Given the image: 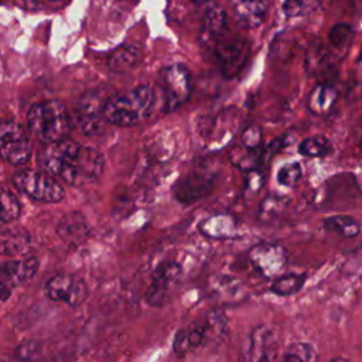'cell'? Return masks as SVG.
Wrapping results in <instances>:
<instances>
[{
	"instance_id": "obj_1",
	"label": "cell",
	"mask_w": 362,
	"mask_h": 362,
	"mask_svg": "<svg viewBox=\"0 0 362 362\" xmlns=\"http://www.w3.org/2000/svg\"><path fill=\"white\" fill-rule=\"evenodd\" d=\"M44 171L68 185L82 187L99 178L103 171V156L92 147L64 139L45 144L38 156Z\"/></svg>"
},
{
	"instance_id": "obj_2",
	"label": "cell",
	"mask_w": 362,
	"mask_h": 362,
	"mask_svg": "<svg viewBox=\"0 0 362 362\" xmlns=\"http://www.w3.org/2000/svg\"><path fill=\"white\" fill-rule=\"evenodd\" d=\"M154 106V92L150 86H137L126 93L107 98L103 103V117L116 126H133L150 116Z\"/></svg>"
},
{
	"instance_id": "obj_3",
	"label": "cell",
	"mask_w": 362,
	"mask_h": 362,
	"mask_svg": "<svg viewBox=\"0 0 362 362\" xmlns=\"http://www.w3.org/2000/svg\"><path fill=\"white\" fill-rule=\"evenodd\" d=\"M30 133L44 144L66 139L71 130V116L58 100L34 105L27 116Z\"/></svg>"
},
{
	"instance_id": "obj_4",
	"label": "cell",
	"mask_w": 362,
	"mask_h": 362,
	"mask_svg": "<svg viewBox=\"0 0 362 362\" xmlns=\"http://www.w3.org/2000/svg\"><path fill=\"white\" fill-rule=\"evenodd\" d=\"M13 182L20 192L40 202H59L65 195L64 187L59 180H57L47 171L23 170L14 174Z\"/></svg>"
},
{
	"instance_id": "obj_5",
	"label": "cell",
	"mask_w": 362,
	"mask_h": 362,
	"mask_svg": "<svg viewBox=\"0 0 362 362\" xmlns=\"http://www.w3.org/2000/svg\"><path fill=\"white\" fill-rule=\"evenodd\" d=\"M31 156V141L21 124L14 120L0 122V157L20 165Z\"/></svg>"
},
{
	"instance_id": "obj_6",
	"label": "cell",
	"mask_w": 362,
	"mask_h": 362,
	"mask_svg": "<svg viewBox=\"0 0 362 362\" xmlns=\"http://www.w3.org/2000/svg\"><path fill=\"white\" fill-rule=\"evenodd\" d=\"M165 110L171 112L187 102L191 93V76L182 64H173L163 69L160 78Z\"/></svg>"
},
{
	"instance_id": "obj_7",
	"label": "cell",
	"mask_w": 362,
	"mask_h": 362,
	"mask_svg": "<svg viewBox=\"0 0 362 362\" xmlns=\"http://www.w3.org/2000/svg\"><path fill=\"white\" fill-rule=\"evenodd\" d=\"M247 257L260 276L264 279H276L283 274L288 260V253L281 245L263 242L252 246Z\"/></svg>"
},
{
	"instance_id": "obj_8",
	"label": "cell",
	"mask_w": 362,
	"mask_h": 362,
	"mask_svg": "<svg viewBox=\"0 0 362 362\" xmlns=\"http://www.w3.org/2000/svg\"><path fill=\"white\" fill-rule=\"evenodd\" d=\"M45 296L57 303H65L71 307L81 305L88 297L85 281L74 274L58 273L52 276L44 287Z\"/></svg>"
},
{
	"instance_id": "obj_9",
	"label": "cell",
	"mask_w": 362,
	"mask_h": 362,
	"mask_svg": "<svg viewBox=\"0 0 362 362\" xmlns=\"http://www.w3.org/2000/svg\"><path fill=\"white\" fill-rule=\"evenodd\" d=\"M181 279V269L175 262L161 263L153 273L150 286L146 291V301L148 305H164L175 286Z\"/></svg>"
},
{
	"instance_id": "obj_10",
	"label": "cell",
	"mask_w": 362,
	"mask_h": 362,
	"mask_svg": "<svg viewBox=\"0 0 362 362\" xmlns=\"http://www.w3.org/2000/svg\"><path fill=\"white\" fill-rule=\"evenodd\" d=\"M38 270V260L33 256L11 259L0 264V298L7 300L11 291L30 280Z\"/></svg>"
},
{
	"instance_id": "obj_11",
	"label": "cell",
	"mask_w": 362,
	"mask_h": 362,
	"mask_svg": "<svg viewBox=\"0 0 362 362\" xmlns=\"http://www.w3.org/2000/svg\"><path fill=\"white\" fill-rule=\"evenodd\" d=\"M249 57V42L240 37L218 40L215 45V58L226 78L238 75Z\"/></svg>"
},
{
	"instance_id": "obj_12",
	"label": "cell",
	"mask_w": 362,
	"mask_h": 362,
	"mask_svg": "<svg viewBox=\"0 0 362 362\" xmlns=\"http://www.w3.org/2000/svg\"><path fill=\"white\" fill-rule=\"evenodd\" d=\"M103 103L96 95H88L79 102L78 107L74 112L72 120L83 134L95 136L102 132L105 120Z\"/></svg>"
},
{
	"instance_id": "obj_13",
	"label": "cell",
	"mask_w": 362,
	"mask_h": 362,
	"mask_svg": "<svg viewBox=\"0 0 362 362\" xmlns=\"http://www.w3.org/2000/svg\"><path fill=\"white\" fill-rule=\"evenodd\" d=\"M272 331L266 325L256 327L246 342L240 362H270Z\"/></svg>"
},
{
	"instance_id": "obj_14",
	"label": "cell",
	"mask_w": 362,
	"mask_h": 362,
	"mask_svg": "<svg viewBox=\"0 0 362 362\" xmlns=\"http://www.w3.org/2000/svg\"><path fill=\"white\" fill-rule=\"evenodd\" d=\"M233 17L245 27L255 28L260 25L267 14V0H230Z\"/></svg>"
},
{
	"instance_id": "obj_15",
	"label": "cell",
	"mask_w": 362,
	"mask_h": 362,
	"mask_svg": "<svg viewBox=\"0 0 362 362\" xmlns=\"http://www.w3.org/2000/svg\"><path fill=\"white\" fill-rule=\"evenodd\" d=\"M57 232L65 242L71 245H81L89 238L90 228L79 212H71L59 221Z\"/></svg>"
},
{
	"instance_id": "obj_16",
	"label": "cell",
	"mask_w": 362,
	"mask_h": 362,
	"mask_svg": "<svg viewBox=\"0 0 362 362\" xmlns=\"http://www.w3.org/2000/svg\"><path fill=\"white\" fill-rule=\"evenodd\" d=\"M201 232L212 239H229L238 233V222L232 215L216 214L199 225Z\"/></svg>"
},
{
	"instance_id": "obj_17",
	"label": "cell",
	"mask_w": 362,
	"mask_h": 362,
	"mask_svg": "<svg viewBox=\"0 0 362 362\" xmlns=\"http://www.w3.org/2000/svg\"><path fill=\"white\" fill-rule=\"evenodd\" d=\"M212 182L204 175H189L175 187V197L182 202H192L208 195Z\"/></svg>"
},
{
	"instance_id": "obj_18",
	"label": "cell",
	"mask_w": 362,
	"mask_h": 362,
	"mask_svg": "<svg viewBox=\"0 0 362 362\" xmlns=\"http://www.w3.org/2000/svg\"><path fill=\"white\" fill-rule=\"evenodd\" d=\"M30 245V235L23 228H7L0 230V255L17 256L25 252Z\"/></svg>"
},
{
	"instance_id": "obj_19",
	"label": "cell",
	"mask_w": 362,
	"mask_h": 362,
	"mask_svg": "<svg viewBox=\"0 0 362 362\" xmlns=\"http://www.w3.org/2000/svg\"><path fill=\"white\" fill-rule=\"evenodd\" d=\"M141 59V52L136 45L124 44L116 48L107 58V66L113 72H127Z\"/></svg>"
},
{
	"instance_id": "obj_20",
	"label": "cell",
	"mask_w": 362,
	"mask_h": 362,
	"mask_svg": "<svg viewBox=\"0 0 362 362\" xmlns=\"http://www.w3.org/2000/svg\"><path fill=\"white\" fill-rule=\"evenodd\" d=\"M337 90L328 83L317 85L307 99V106L314 115L328 113L337 102Z\"/></svg>"
},
{
	"instance_id": "obj_21",
	"label": "cell",
	"mask_w": 362,
	"mask_h": 362,
	"mask_svg": "<svg viewBox=\"0 0 362 362\" xmlns=\"http://www.w3.org/2000/svg\"><path fill=\"white\" fill-rule=\"evenodd\" d=\"M209 325L206 324H191L185 329L180 331L174 339V351L180 355L188 352L189 349L202 344L206 338Z\"/></svg>"
},
{
	"instance_id": "obj_22",
	"label": "cell",
	"mask_w": 362,
	"mask_h": 362,
	"mask_svg": "<svg viewBox=\"0 0 362 362\" xmlns=\"http://www.w3.org/2000/svg\"><path fill=\"white\" fill-rule=\"evenodd\" d=\"M325 230L339 235L341 238H355L361 232V223L349 215H331L322 219Z\"/></svg>"
},
{
	"instance_id": "obj_23",
	"label": "cell",
	"mask_w": 362,
	"mask_h": 362,
	"mask_svg": "<svg viewBox=\"0 0 362 362\" xmlns=\"http://www.w3.org/2000/svg\"><path fill=\"white\" fill-rule=\"evenodd\" d=\"M204 33L209 40L216 41L226 33V14L221 7L215 4L206 7L204 14Z\"/></svg>"
},
{
	"instance_id": "obj_24",
	"label": "cell",
	"mask_w": 362,
	"mask_h": 362,
	"mask_svg": "<svg viewBox=\"0 0 362 362\" xmlns=\"http://www.w3.org/2000/svg\"><path fill=\"white\" fill-rule=\"evenodd\" d=\"M305 281V274L303 273H288V274H280L276 279H273L270 290L276 296L287 297L293 296L303 287Z\"/></svg>"
},
{
	"instance_id": "obj_25",
	"label": "cell",
	"mask_w": 362,
	"mask_h": 362,
	"mask_svg": "<svg viewBox=\"0 0 362 362\" xmlns=\"http://www.w3.org/2000/svg\"><path fill=\"white\" fill-rule=\"evenodd\" d=\"M332 151L329 139L322 134L310 136L298 144V153L305 157H325Z\"/></svg>"
},
{
	"instance_id": "obj_26",
	"label": "cell",
	"mask_w": 362,
	"mask_h": 362,
	"mask_svg": "<svg viewBox=\"0 0 362 362\" xmlns=\"http://www.w3.org/2000/svg\"><path fill=\"white\" fill-rule=\"evenodd\" d=\"M20 202L17 197L8 191L1 189L0 191V223H10L16 221L20 216Z\"/></svg>"
},
{
	"instance_id": "obj_27",
	"label": "cell",
	"mask_w": 362,
	"mask_h": 362,
	"mask_svg": "<svg viewBox=\"0 0 362 362\" xmlns=\"http://www.w3.org/2000/svg\"><path fill=\"white\" fill-rule=\"evenodd\" d=\"M315 356L314 348L307 342H294L284 351L281 362H313Z\"/></svg>"
},
{
	"instance_id": "obj_28",
	"label": "cell",
	"mask_w": 362,
	"mask_h": 362,
	"mask_svg": "<svg viewBox=\"0 0 362 362\" xmlns=\"http://www.w3.org/2000/svg\"><path fill=\"white\" fill-rule=\"evenodd\" d=\"M301 165L297 161H288L286 164H283L276 174V180L279 182V185L286 187V188H291L294 187L298 180L301 178Z\"/></svg>"
},
{
	"instance_id": "obj_29",
	"label": "cell",
	"mask_w": 362,
	"mask_h": 362,
	"mask_svg": "<svg viewBox=\"0 0 362 362\" xmlns=\"http://www.w3.org/2000/svg\"><path fill=\"white\" fill-rule=\"evenodd\" d=\"M352 35V28L346 23H338L331 27L328 31V41L332 47L335 48H342L346 47Z\"/></svg>"
},
{
	"instance_id": "obj_30",
	"label": "cell",
	"mask_w": 362,
	"mask_h": 362,
	"mask_svg": "<svg viewBox=\"0 0 362 362\" xmlns=\"http://www.w3.org/2000/svg\"><path fill=\"white\" fill-rule=\"evenodd\" d=\"M242 146L249 148V150H259L262 144V132L257 126H250L247 127L240 137Z\"/></svg>"
},
{
	"instance_id": "obj_31",
	"label": "cell",
	"mask_w": 362,
	"mask_h": 362,
	"mask_svg": "<svg viewBox=\"0 0 362 362\" xmlns=\"http://www.w3.org/2000/svg\"><path fill=\"white\" fill-rule=\"evenodd\" d=\"M308 0H284L283 1V11L287 17H297L305 13Z\"/></svg>"
},
{
	"instance_id": "obj_32",
	"label": "cell",
	"mask_w": 362,
	"mask_h": 362,
	"mask_svg": "<svg viewBox=\"0 0 362 362\" xmlns=\"http://www.w3.org/2000/svg\"><path fill=\"white\" fill-rule=\"evenodd\" d=\"M28 7H38L44 3H64L66 0H24Z\"/></svg>"
},
{
	"instance_id": "obj_33",
	"label": "cell",
	"mask_w": 362,
	"mask_h": 362,
	"mask_svg": "<svg viewBox=\"0 0 362 362\" xmlns=\"http://www.w3.org/2000/svg\"><path fill=\"white\" fill-rule=\"evenodd\" d=\"M192 1H198V3H205V1H209V0H192Z\"/></svg>"
},
{
	"instance_id": "obj_34",
	"label": "cell",
	"mask_w": 362,
	"mask_h": 362,
	"mask_svg": "<svg viewBox=\"0 0 362 362\" xmlns=\"http://www.w3.org/2000/svg\"><path fill=\"white\" fill-rule=\"evenodd\" d=\"M361 57H362V52H361Z\"/></svg>"
}]
</instances>
